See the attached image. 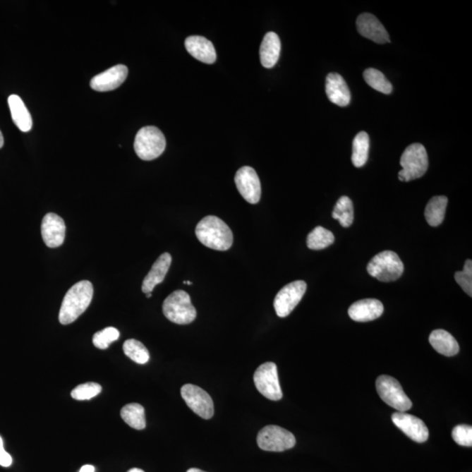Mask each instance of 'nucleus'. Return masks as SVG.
I'll return each mask as SVG.
<instances>
[{"instance_id":"1","label":"nucleus","mask_w":472,"mask_h":472,"mask_svg":"<svg viewBox=\"0 0 472 472\" xmlns=\"http://www.w3.org/2000/svg\"><path fill=\"white\" fill-rule=\"evenodd\" d=\"M94 288L90 281H80L73 285L65 295L59 313L61 325L75 322L87 309L92 301Z\"/></svg>"},{"instance_id":"2","label":"nucleus","mask_w":472,"mask_h":472,"mask_svg":"<svg viewBox=\"0 0 472 472\" xmlns=\"http://www.w3.org/2000/svg\"><path fill=\"white\" fill-rule=\"evenodd\" d=\"M198 240L212 250L226 251L232 247L231 229L222 219L208 215L198 223L195 229Z\"/></svg>"},{"instance_id":"3","label":"nucleus","mask_w":472,"mask_h":472,"mask_svg":"<svg viewBox=\"0 0 472 472\" xmlns=\"http://www.w3.org/2000/svg\"><path fill=\"white\" fill-rule=\"evenodd\" d=\"M402 169L398 178L402 182H409L423 177L429 167V159L425 147L416 143L408 146L401 157Z\"/></svg>"},{"instance_id":"4","label":"nucleus","mask_w":472,"mask_h":472,"mask_svg":"<svg viewBox=\"0 0 472 472\" xmlns=\"http://www.w3.org/2000/svg\"><path fill=\"white\" fill-rule=\"evenodd\" d=\"M163 313L167 320L178 325L192 323L197 316L188 292L181 290L174 291L164 300Z\"/></svg>"},{"instance_id":"5","label":"nucleus","mask_w":472,"mask_h":472,"mask_svg":"<svg viewBox=\"0 0 472 472\" xmlns=\"http://www.w3.org/2000/svg\"><path fill=\"white\" fill-rule=\"evenodd\" d=\"M167 146L166 138L159 128L146 126L135 138L134 149L139 159L150 161L159 157Z\"/></svg>"},{"instance_id":"6","label":"nucleus","mask_w":472,"mask_h":472,"mask_svg":"<svg viewBox=\"0 0 472 472\" xmlns=\"http://www.w3.org/2000/svg\"><path fill=\"white\" fill-rule=\"evenodd\" d=\"M404 272V262L397 253L389 250L376 255L368 265L369 275L382 282L397 280Z\"/></svg>"},{"instance_id":"7","label":"nucleus","mask_w":472,"mask_h":472,"mask_svg":"<svg viewBox=\"0 0 472 472\" xmlns=\"http://www.w3.org/2000/svg\"><path fill=\"white\" fill-rule=\"evenodd\" d=\"M376 389L380 397L390 407L399 412H406L412 408V401L397 380L389 375H380L376 380Z\"/></svg>"},{"instance_id":"8","label":"nucleus","mask_w":472,"mask_h":472,"mask_svg":"<svg viewBox=\"0 0 472 472\" xmlns=\"http://www.w3.org/2000/svg\"><path fill=\"white\" fill-rule=\"evenodd\" d=\"M258 444L265 452H282L294 447V435L277 425H268L259 431Z\"/></svg>"},{"instance_id":"9","label":"nucleus","mask_w":472,"mask_h":472,"mask_svg":"<svg viewBox=\"0 0 472 472\" xmlns=\"http://www.w3.org/2000/svg\"><path fill=\"white\" fill-rule=\"evenodd\" d=\"M254 382L259 392L269 400L279 401L283 397L277 367L274 362H266L256 369Z\"/></svg>"},{"instance_id":"10","label":"nucleus","mask_w":472,"mask_h":472,"mask_svg":"<svg viewBox=\"0 0 472 472\" xmlns=\"http://www.w3.org/2000/svg\"><path fill=\"white\" fill-rule=\"evenodd\" d=\"M307 284L303 281H295L285 285L278 292L274 300V308L277 315L280 317L289 316L301 301L305 294Z\"/></svg>"},{"instance_id":"11","label":"nucleus","mask_w":472,"mask_h":472,"mask_svg":"<svg viewBox=\"0 0 472 472\" xmlns=\"http://www.w3.org/2000/svg\"><path fill=\"white\" fill-rule=\"evenodd\" d=\"M182 398L186 404L203 419H210L214 416V401L210 394L201 387L186 384L181 387Z\"/></svg>"},{"instance_id":"12","label":"nucleus","mask_w":472,"mask_h":472,"mask_svg":"<svg viewBox=\"0 0 472 472\" xmlns=\"http://www.w3.org/2000/svg\"><path fill=\"white\" fill-rule=\"evenodd\" d=\"M235 182L238 191L248 203L256 204L261 199V182L258 174L250 167H243L237 171Z\"/></svg>"},{"instance_id":"13","label":"nucleus","mask_w":472,"mask_h":472,"mask_svg":"<svg viewBox=\"0 0 472 472\" xmlns=\"http://www.w3.org/2000/svg\"><path fill=\"white\" fill-rule=\"evenodd\" d=\"M394 425L413 441L424 442L429 439V430L426 424L416 416L405 412H397L392 415Z\"/></svg>"},{"instance_id":"14","label":"nucleus","mask_w":472,"mask_h":472,"mask_svg":"<svg viewBox=\"0 0 472 472\" xmlns=\"http://www.w3.org/2000/svg\"><path fill=\"white\" fill-rule=\"evenodd\" d=\"M42 236L47 247L56 248L61 246L66 236L63 219L56 214H47L42 222Z\"/></svg>"},{"instance_id":"15","label":"nucleus","mask_w":472,"mask_h":472,"mask_svg":"<svg viewBox=\"0 0 472 472\" xmlns=\"http://www.w3.org/2000/svg\"><path fill=\"white\" fill-rule=\"evenodd\" d=\"M128 75V68L124 65H116L101 73L91 80L90 87L99 92H106L118 89Z\"/></svg>"},{"instance_id":"16","label":"nucleus","mask_w":472,"mask_h":472,"mask_svg":"<svg viewBox=\"0 0 472 472\" xmlns=\"http://www.w3.org/2000/svg\"><path fill=\"white\" fill-rule=\"evenodd\" d=\"M356 25L358 32L365 38L378 44L390 42L389 34L380 22L371 13L361 14L358 17Z\"/></svg>"},{"instance_id":"17","label":"nucleus","mask_w":472,"mask_h":472,"mask_svg":"<svg viewBox=\"0 0 472 472\" xmlns=\"http://www.w3.org/2000/svg\"><path fill=\"white\" fill-rule=\"evenodd\" d=\"M384 312L382 303L374 298L362 299L350 306L349 315L353 320L368 322L377 320Z\"/></svg>"},{"instance_id":"18","label":"nucleus","mask_w":472,"mask_h":472,"mask_svg":"<svg viewBox=\"0 0 472 472\" xmlns=\"http://www.w3.org/2000/svg\"><path fill=\"white\" fill-rule=\"evenodd\" d=\"M325 92L332 104L346 107L350 104L351 92L349 86L341 75L330 73L325 82Z\"/></svg>"},{"instance_id":"19","label":"nucleus","mask_w":472,"mask_h":472,"mask_svg":"<svg viewBox=\"0 0 472 472\" xmlns=\"http://www.w3.org/2000/svg\"><path fill=\"white\" fill-rule=\"evenodd\" d=\"M186 49L196 60L207 64L217 61V52L213 43L202 36H190L185 42Z\"/></svg>"},{"instance_id":"20","label":"nucleus","mask_w":472,"mask_h":472,"mask_svg":"<svg viewBox=\"0 0 472 472\" xmlns=\"http://www.w3.org/2000/svg\"><path fill=\"white\" fill-rule=\"evenodd\" d=\"M171 265V256L164 253L157 258L151 270L143 281L142 291L145 294H152L157 284L162 283Z\"/></svg>"},{"instance_id":"21","label":"nucleus","mask_w":472,"mask_h":472,"mask_svg":"<svg viewBox=\"0 0 472 472\" xmlns=\"http://www.w3.org/2000/svg\"><path fill=\"white\" fill-rule=\"evenodd\" d=\"M281 42L275 32H270L265 36L260 47V59L263 67L272 68L279 59Z\"/></svg>"},{"instance_id":"22","label":"nucleus","mask_w":472,"mask_h":472,"mask_svg":"<svg viewBox=\"0 0 472 472\" xmlns=\"http://www.w3.org/2000/svg\"><path fill=\"white\" fill-rule=\"evenodd\" d=\"M8 105L16 126L23 133L30 131L32 128V116L22 99L17 95H11Z\"/></svg>"},{"instance_id":"23","label":"nucleus","mask_w":472,"mask_h":472,"mask_svg":"<svg viewBox=\"0 0 472 472\" xmlns=\"http://www.w3.org/2000/svg\"><path fill=\"white\" fill-rule=\"evenodd\" d=\"M429 340L433 349L444 356H455L459 352V345L455 338L442 329L431 332Z\"/></svg>"},{"instance_id":"24","label":"nucleus","mask_w":472,"mask_h":472,"mask_svg":"<svg viewBox=\"0 0 472 472\" xmlns=\"http://www.w3.org/2000/svg\"><path fill=\"white\" fill-rule=\"evenodd\" d=\"M447 205L448 198L445 196H435L429 201L425 208V213H424L429 225L437 226L442 224L445 217Z\"/></svg>"},{"instance_id":"25","label":"nucleus","mask_w":472,"mask_h":472,"mask_svg":"<svg viewBox=\"0 0 472 472\" xmlns=\"http://www.w3.org/2000/svg\"><path fill=\"white\" fill-rule=\"evenodd\" d=\"M121 417L135 430H144L146 426L145 409L138 404H130L121 409Z\"/></svg>"},{"instance_id":"26","label":"nucleus","mask_w":472,"mask_h":472,"mask_svg":"<svg viewBox=\"0 0 472 472\" xmlns=\"http://www.w3.org/2000/svg\"><path fill=\"white\" fill-rule=\"evenodd\" d=\"M369 147H370V140L367 133L361 131L355 136L352 155V162L355 167H362L367 163Z\"/></svg>"},{"instance_id":"27","label":"nucleus","mask_w":472,"mask_h":472,"mask_svg":"<svg viewBox=\"0 0 472 472\" xmlns=\"http://www.w3.org/2000/svg\"><path fill=\"white\" fill-rule=\"evenodd\" d=\"M332 218L338 219L343 228H349L353 224L354 210L353 201L347 196L339 198L336 203Z\"/></svg>"},{"instance_id":"28","label":"nucleus","mask_w":472,"mask_h":472,"mask_svg":"<svg viewBox=\"0 0 472 472\" xmlns=\"http://www.w3.org/2000/svg\"><path fill=\"white\" fill-rule=\"evenodd\" d=\"M334 234L323 226H317L307 237V247L313 250H321L334 243Z\"/></svg>"},{"instance_id":"29","label":"nucleus","mask_w":472,"mask_h":472,"mask_svg":"<svg viewBox=\"0 0 472 472\" xmlns=\"http://www.w3.org/2000/svg\"><path fill=\"white\" fill-rule=\"evenodd\" d=\"M363 78L369 86L380 93L389 95L393 91L392 84L378 69H365Z\"/></svg>"},{"instance_id":"30","label":"nucleus","mask_w":472,"mask_h":472,"mask_svg":"<svg viewBox=\"0 0 472 472\" xmlns=\"http://www.w3.org/2000/svg\"><path fill=\"white\" fill-rule=\"evenodd\" d=\"M123 352L131 361L138 364H145L150 360L149 351L137 339H128L123 344Z\"/></svg>"},{"instance_id":"31","label":"nucleus","mask_w":472,"mask_h":472,"mask_svg":"<svg viewBox=\"0 0 472 472\" xmlns=\"http://www.w3.org/2000/svg\"><path fill=\"white\" fill-rule=\"evenodd\" d=\"M120 332L115 327H107L93 336L94 346L99 349H107L111 343L119 339Z\"/></svg>"},{"instance_id":"32","label":"nucleus","mask_w":472,"mask_h":472,"mask_svg":"<svg viewBox=\"0 0 472 472\" xmlns=\"http://www.w3.org/2000/svg\"><path fill=\"white\" fill-rule=\"evenodd\" d=\"M102 392V387L98 383L87 382L82 384L72 390L71 397L75 400H90Z\"/></svg>"},{"instance_id":"33","label":"nucleus","mask_w":472,"mask_h":472,"mask_svg":"<svg viewBox=\"0 0 472 472\" xmlns=\"http://www.w3.org/2000/svg\"><path fill=\"white\" fill-rule=\"evenodd\" d=\"M455 280L464 292L472 296V262L467 260L464 263V270L455 273Z\"/></svg>"},{"instance_id":"34","label":"nucleus","mask_w":472,"mask_h":472,"mask_svg":"<svg viewBox=\"0 0 472 472\" xmlns=\"http://www.w3.org/2000/svg\"><path fill=\"white\" fill-rule=\"evenodd\" d=\"M452 437L457 444L471 447L472 428L470 425H457L452 430Z\"/></svg>"},{"instance_id":"35","label":"nucleus","mask_w":472,"mask_h":472,"mask_svg":"<svg viewBox=\"0 0 472 472\" xmlns=\"http://www.w3.org/2000/svg\"><path fill=\"white\" fill-rule=\"evenodd\" d=\"M13 459L8 452L4 449L3 439L0 437V466L3 467H9L12 466Z\"/></svg>"},{"instance_id":"36","label":"nucleus","mask_w":472,"mask_h":472,"mask_svg":"<svg viewBox=\"0 0 472 472\" xmlns=\"http://www.w3.org/2000/svg\"><path fill=\"white\" fill-rule=\"evenodd\" d=\"M79 472H95V467L93 466H90V464H87V466L80 468Z\"/></svg>"},{"instance_id":"37","label":"nucleus","mask_w":472,"mask_h":472,"mask_svg":"<svg viewBox=\"0 0 472 472\" xmlns=\"http://www.w3.org/2000/svg\"><path fill=\"white\" fill-rule=\"evenodd\" d=\"M3 146H4V137L1 131H0V149H1Z\"/></svg>"},{"instance_id":"38","label":"nucleus","mask_w":472,"mask_h":472,"mask_svg":"<svg viewBox=\"0 0 472 472\" xmlns=\"http://www.w3.org/2000/svg\"><path fill=\"white\" fill-rule=\"evenodd\" d=\"M186 472H206V471H201L200 469H197V468H191V469H189Z\"/></svg>"},{"instance_id":"39","label":"nucleus","mask_w":472,"mask_h":472,"mask_svg":"<svg viewBox=\"0 0 472 472\" xmlns=\"http://www.w3.org/2000/svg\"><path fill=\"white\" fill-rule=\"evenodd\" d=\"M128 472H145V471L141 469H138V468H133V469H131Z\"/></svg>"},{"instance_id":"40","label":"nucleus","mask_w":472,"mask_h":472,"mask_svg":"<svg viewBox=\"0 0 472 472\" xmlns=\"http://www.w3.org/2000/svg\"><path fill=\"white\" fill-rule=\"evenodd\" d=\"M146 296H147L148 298H151V296H152V294H146Z\"/></svg>"}]
</instances>
